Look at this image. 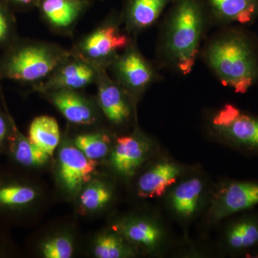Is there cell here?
I'll use <instances>...</instances> for the list:
<instances>
[{
    "label": "cell",
    "mask_w": 258,
    "mask_h": 258,
    "mask_svg": "<svg viewBox=\"0 0 258 258\" xmlns=\"http://www.w3.org/2000/svg\"><path fill=\"white\" fill-rule=\"evenodd\" d=\"M209 23L206 0H173L161 27L158 53L161 66L183 76L191 74Z\"/></svg>",
    "instance_id": "obj_1"
},
{
    "label": "cell",
    "mask_w": 258,
    "mask_h": 258,
    "mask_svg": "<svg viewBox=\"0 0 258 258\" xmlns=\"http://www.w3.org/2000/svg\"><path fill=\"white\" fill-rule=\"evenodd\" d=\"M203 58L223 86L245 93L258 80V58L250 37L241 30L217 33L205 45Z\"/></svg>",
    "instance_id": "obj_2"
},
{
    "label": "cell",
    "mask_w": 258,
    "mask_h": 258,
    "mask_svg": "<svg viewBox=\"0 0 258 258\" xmlns=\"http://www.w3.org/2000/svg\"><path fill=\"white\" fill-rule=\"evenodd\" d=\"M62 59L60 52L50 47L37 45L18 51L7 66V76L23 81L43 79L57 67Z\"/></svg>",
    "instance_id": "obj_3"
},
{
    "label": "cell",
    "mask_w": 258,
    "mask_h": 258,
    "mask_svg": "<svg viewBox=\"0 0 258 258\" xmlns=\"http://www.w3.org/2000/svg\"><path fill=\"white\" fill-rule=\"evenodd\" d=\"M113 67L122 88L135 96L143 93L159 78L154 66L131 43L124 53L115 58Z\"/></svg>",
    "instance_id": "obj_4"
},
{
    "label": "cell",
    "mask_w": 258,
    "mask_h": 258,
    "mask_svg": "<svg viewBox=\"0 0 258 258\" xmlns=\"http://www.w3.org/2000/svg\"><path fill=\"white\" fill-rule=\"evenodd\" d=\"M212 125L234 143L258 149V117L244 113L232 105H225L214 115Z\"/></svg>",
    "instance_id": "obj_5"
},
{
    "label": "cell",
    "mask_w": 258,
    "mask_h": 258,
    "mask_svg": "<svg viewBox=\"0 0 258 258\" xmlns=\"http://www.w3.org/2000/svg\"><path fill=\"white\" fill-rule=\"evenodd\" d=\"M258 205V183L235 181L220 191L214 201L212 215L222 220Z\"/></svg>",
    "instance_id": "obj_6"
},
{
    "label": "cell",
    "mask_w": 258,
    "mask_h": 258,
    "mask_svg": "<svg viewBox=\"0 0 258 258\" xmlns=\"http://www.w3.org/2000/svg\"><path fill=\"white\" fill-rule=\"evenodd\" d=\"M96 161L88 159L74 146H64L59 152V174L66 189L75 192L92 179Z\"/></svg>",
    "instance_id": "obj_7"
},
{
    "label": "cell",
    "mask_w": 258,
    "mask_h": 258,
    "mask_svg": "<svg viewBox=\"0 0 258 258\" xmlns=\"http://www.w3.org/2000/svg\"><path fill=\"white\" fill-rule=\"evenodd\" d=\"M212 23L247 25L258 19V0H206Z\"/></svg>",
    "instance_id": "obj_8"
},
{
    "label": "cell",
    "mask_w": 258,
    "mask_h": 258,
    "mask_svg": "<svg viewBox=\"0 0 258 258\" xmlns=\"http://www.w3.org/2000/svg\"><path fill=\"white\" fill-rule=\"evenodd\" d=\"M148 152L149 144L143 139L134 136L118 137L111 153L112 165L123 175H133L145 161Z\"/></svg>",
    "instance_id": "obj_9"
},
{
    "label": "cell",
    "mask_w": 258,
    "mask_h": 258,
    "mask_svg": "<svg viewBox=\"0 0 258 258\" xmlns=\"http://www.w3.org/2000/svg\"><path fill=\"white\" fill-rule=\"evenodd\" d=\"M130 43L129 37L122 33L116 25L109 24L86 37L83 42L82 49L90 57L101 59L126 48Z\"/></svg>",
    "instance_id": "obj_10"
},
{
    "label": "cell",
    "mask_w": 258,
    "mask_h": 258,
    "mask_svg": "<svg viewBox=\"0 0 258 258\" xmlns=\"http://www.w3.org/2000/svg\"><path fill=\"white\" fill-rule=\"evenodd\" d=\"M98 100L102 111L112 123L120 124L128 119L131 108L125 90L102 74L98 88Z\"/></svg>",
    "instance_id": "obj_11"
},
{
    "label": "cell",
    "mask_w": 258,
    "mask_h": 258,
    "mask_svg": "<svg viewBox=\"0 0 258 258\" xmlns=\"http://www.w3.org/2000/svg\"><path fill=\"white\" fill-rule=\"evenodd\" d=\"M180 169L174 163L161 162L144 173L138 183V195L142 198H160L176 182Z\"/></svg>",
    "instance_id": "obj_12"
},
{
    "label": "cell",
    "mask_w": 258,
    "mask_h": 258,
    "mask_svg": "<svg viewBox=\"0 0 258 258\" xmlns=\"http://www.w3.org/2000/svg\"><path fill=\"white\" fill-rule=\"evenodd\" d=\"M173 0H127L124 18L132 31L140 30L152 26Z\"/></svg>",
    "instance_id": "obj_13"
},
{
    "label": "cell",
    "mask_w": 258,
    "mask_h": 258,
    "mask_svg": "<svg viewBox=\"0 0 258 258\" xmlns=\"http://www.w3.org/2000/svg\"><path fill=\"white\" fill-rule=\"evenodd\" d=\"M56 108L70 122L76 124H92L94 112L87 101L71 90H57L52 95Z\"/></svg>",
    "instance_id": "obj_14"
},
{
    "label": "cell",
    "mask_w": 258,
    "mask_h": 258,
    "mask_svg": "<svg viewBox=\"0 0 258 258\" xmlns=\"http://www.w3.org/2000/svg\"><path fill=\"white\" fill-rule=\"evenodd\" d=\"M42 15L57 28H66L74 23L89 5V0H40Z\"/></svg>",
    "instance_id": "obj_15"
},
{
    "label": "cell",
    "mask_w": 258,
    "mask_h": 258,
    "mask_svg": "<svg viewBox=\"0 0 258 258\" xmlns=\"http://www.w3.org/2000/svg\"><path fill=\"white\" fill-rule=\"evenodd\" d=\"M94 71L83 62H72L58 70L43 86L44 89L73 90L85 87L92 82Z\"/></svg>",
    "instance_id": "obj_16"
},
{
    "label": "cell",
    "mask_w": 258,
    "mask_h": 258,
    "mask_svg": "<svg viewBox=\"0 0 258 258\" xmlns=\"http://www.w3.org/2000/svg\"><path fill=\"white\" fill-rule=\"evenodd\" d=\"M60 138L58 123L53 117L41 115L32 120L29 129V139L50 157L53 155Z\"/></svg>",
    "instance_id": "obj_17"
},
{
    "label": "cell",
    "mask_w": 258,
    "mask_h": 258,
    "mask_svg": "<svg viewBox=\"0 0 258 258\" xmlns=\"http://www.w3.org/2000/svg\"><path fill=\"white\" fill-rule=\"evenodd\" d=\"M127 240L149 249L160 244L162 232L154 222L144 220H131L118 227Z\"/></svg>",
    "instance_id": "obj_18"
},
{
    "label": "cell",
    "mask_w": 258,
    "mask_h": 258,
    "mask_svg": "<svg viewBox=\"0 0 258 258\" xmlns=\"http://www.w3.org/2000/svg\"><path fill=\"white\" fill-rule=\"evenodd\" d=\"M203 190V182L198 178H192L181 183L171 195L173 208L182 217L191 216L198 208Z\"/></svg>",
    "instance_id": "obj_19"
},
{
    "label": "cell",
    "mask_w": 258,
    "mask_h": 258,
    "mask_svg": "<svg viewBox=\"0 0 258 258\" xmlns=\"http://www.w3.org/2000/svg\"><path fill=\"white\" fill-rule=\"evenodd\" d=\"M227 242L235 251L258 245V218L245 217L234 222L227 230Z\"/></svg>",
    "instance_id": "obj_20"
},
{
    "label": "cell",
    "mask_w": 258,
    "mask_h": 258,
    "mask_svg": "<svg viewBox=\"0 0 258 258\" xmlns=\"http://www.w3.org/2000/svg\"><path fill=\"white\" fill-rule=\"evenodd\" d=\"M13 154L20 164L26 166H37L45 164L50 156L40 148L25 138L20 134H16L13 146Z\"/></svg>",
    "instance_id": "obj_21"
},
{
    "label": "cell",
    "mask_w": 258,
    "mask_h": 258,
    "mask_svg": "<svg viewBox=\"0 0 258 258\" xmlns=\"http://www.w3.org/2000/svg\"><path fill=\"white\" fill-rule=\"evenodd\" d=\"M75 146L91 160L106 157L109 152L111 139L106 134H86L75 139Z\"/></svg>",
    "instance_id": "obj_22"
},
{
    "label": "cell",
    "mask_w": 258,
    "mask_h": 258,
    "mask_svg": "<svg viewBox=\"0 0 258 258\" xmlns=\"http://www.w3.org/2000/svg\"><path fill=\"white\" fill-rule=\"evenodd\" d=\"M111 199V191L104 183L95 181L88 182L80 196L81 207L86 211L93 212L106 206Z\"/></svg>",
    "instance_id": "obj_23"
},
{
    "label": "cell",
    "mask_w": 258,
    "mask_h": 258,
    "mask_svg": "<svg viewBox=\"0 0 258 258\" xmlns=\"http://www.w3.org/2000/svg\"><path fill=\"white\" fill-rule=\"evenodd\" d=\"M94 254L98 258H120L132 254L119 236L113 233L100 235L95 242Z\"/></svg>",
    "instance_id": "obj_24"
},
{
    "label": "cell",
    "mask_w": 258,
    "mask_h": 258,
    "mask_svg": "<svg viewBox=\"0 0 258 258\" xmlns=\"http://www.w3.org/2000/svg\"><path fill=\"white\" fill-rule=\"evenodd\" d=\"M37 191L28 186H8L0 188V205L22 206L36 199Z\"/></svg>",
    "instance_id": "obj_25"
},
{
    "label": "cell",
    "mask_w": 258,
    "mask_h": 258,
    "mask_svg": "<svg viewBox=\"0 0 258 258\" xmlns=\"http://www.w3.org/2000/svg\"><path fill=\"white\" fill-rule=\"evenodd\" d=\"M41 251L46 258H70L74 254V244L68 236H57L44 242Z\"/></svg>",
    "instance_id": "obj_26"
},
{
    "label": "cell",
    "mask_w": 258,
    "mask_h": 258,
    "mask_svg": "<svg viewBox=\"0 0 258 258\" xmlns=\"http://www.w3.org/2000/svg\"><path fill=\"white\" fill-rule=\"evenodd\" d=\"M8 32V20L3 5L0 4V40L4 38Z\"/></svg>",
    "instance_id": "obj_27"
},
{
    "label": "cell",
    "mask_w": 258,
    "mask_h": 258,
    "mask_svg": "<svg viewBox=\"0 0 258 258\" xmlns=\"http://www.w3.org/2000/svg\"><path fill=\"white\" fill-rule=\"evenodd\" d=\"M9 1L21 6H30V5H38L40 0H9Z\"/></svg>",
    "instance_id": "obj_28"
},
{
    "label": "cell",
    "mask_w": 258,
    "mask_h": 258,
    "mask_svg": "<svg viewBox=\"0 0 258 258\" xmlns=\"http://www.w3.org/2000/svg\"><path fill=\"white\" fill-rule=\"evenodd\" d=\"M6 132V123H5L4 118L0 115V144L3 142V139H4Z\"/></svg>",
    "instance_id": "obj_29"
}]
</instances>
